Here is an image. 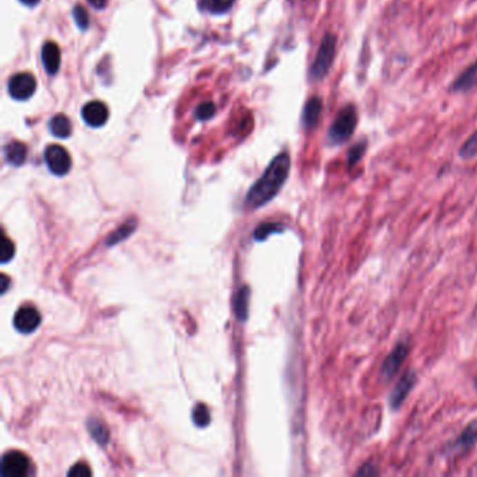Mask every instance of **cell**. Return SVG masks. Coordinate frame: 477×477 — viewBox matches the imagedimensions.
<instances>
[{
  "label": "cell",
  "instance_id": "1",
  "mask_svg": "<svg viewBox=\"0 0 477 477\" xmlns=\"http://www.w3.org/2000/svg\"><path fill=\"white\" fill-rule=\"evenodd\" d=\"M291 167L290 155L282 153L273 158L266 171L253 184L246 195V203L249 207L256 208L271 202L282 189L289 178Z\"/></svg>",
  "mask_w": 477,
  "mask_h": 477
},
{
  "label": "cell",
  "instance_id": "2",
  "mask_svg": "<svg viewBox=\"0 0 477 477\" xmlns=\"http://www.w3.org/2000/svg\"><path fill=\"white\" fill-rule=\"evenodd\" d=\"M338 49V37L332 32H327L318 48L315 61L309 70V77L313 81H320L325 79L335 62Z\"/></svg>",
  "mask_w": 477,
  "mask_h": 477
},
{
  "label": "cell",
  "instance_id": "3",
  "mask_svg": "<svg viewBox=\"0 0 477 477\" xmlns=\"http://www.w3.org/2000/svg\"><path fill=\"white\" fill-rule=\"evenodd\" d=\"M358 125V110L354 104H347L339 111L329 129V140L332 144L346 143L356 132Z\"/></svg>",
  "mask_w": 477,
  "mask_h": 477
},
{
  "label": "cell",
  "instance_id": "4",
  "mask_svg": "<svg viewBox=\"0 0 477 477\" xmlns=\"http://www.w3.org/2000/svg\"><path fill=\"white\" fill-rule=\"evenodd\" d=\"M43 157L49 171L58 177L66 175L72 168L70 154L59 144L48 146L43 153Z\"/></svg>",
  "mask_w": 477,
  "mask_h": 477
},
{
  "label": "cell",
  "instance_id": "5",
  "mask_svg": "<svg viewBox=\"0 0 477 477\" xmlns=\"http://www.w3.org/2000/svg\"><path fill=\"white\" fill-rule=\"evenodd\" d=\"M37 90V80L30 73H17L10 77L8 91L12 98L17 101L30 99Z\"/></svg>",
  "mask_w": 477,
  "mask_h": 477
},
{
  "label": "cell",
  "instance_id": "6",
  "mask_svg": "<svg viewBox=\"0 0 477 477\" xmlns=\"http://www.w3.org/2000/svg\"><path fill=\"white\" fill-rule=\"evenodd\" d=\"M30 467L28 458L19 451L5 454L2 459V476L5 477H26L30 474Z\"/></svg>",
  "mask_w": 477,
  "mask_h": 477
},
{
  "label": "cell",
  "instance_id": "7",
  "mask_svg": "<svg viewBox=\"0 0 477 477\" xmlns=\"http://www.w3.org/2000/svg\"><path fill=\"white\" fill-rule=\"evenodd\" d=\"M41 325V313L34 306H21L14 315V328L20 333H32Z\"/></svg>",
  "mask_w": 477,
  "mask_h": 477
},
{
  "label": "cell",
  "instance_id": "8",
  "mask_svg": "<svg viewBox=\"0 0 477 477\" xmlns=\"http://www.w3.org/2000/svg\"><path fill=\"white\" fill-rule=\"evenodd\" d=\"M81 117L88 126L101 128L108 122L110 110H108L107 105L101 101H91L83 107Z\"/></svg>",
  "mask_w": 477,
  "mask_h": 477
},
{
  "label": "cell",
  "instance_id": "9",
  "mask_svg": "<svg viewBox=\"0 0 477 477\" xmlns=\"http://www.w3.org/2000/svg\"><path fill=\"white\" fill-rule=\"evenodd\" d=\"M409 354V344L405 342H400L395 346V349L389 353V356L385 358L381 367V374L385 380H391L396 373L399 367L403 364Z\"/></svg>",
  "mask_w": 477,
  "mask_h": 477
},
{
  "label": "cell",
  "instance_id": "10",
  "mask_svg": "<svg viewBox=\"0 0 477 477\" xmlns=\"http://www.w3.org/2000/svg\"><path fill=\"white\" fill-rule=\"evenodd\" d=\"M41 58H42V65L46 70L48 75H57L61 68V48L58 43L48 41L43 43L42 50H41Z\"/></svg>",
  "mask_w": 477,
  "mask_h": 477
},
{
  "label": "cell",
  "instance_id": "11",
  "mask_svg": "<svg viewBox=\"0 0 477 477\" xmlns=\"http://www.w3.org/2000/svg\"><path fill=\"white\" fill-rule=\"evenodd\" d=\"M322 111H324L322 98L321 97H311L306 101L304 111H302V124H304L305 129L312 130L318 125V122H320V119H321Z\"/></svg>",
  "mask_w": 477,
  "mask_h": 477
},
{
  "label": "cell",
  "instance_id": "12",
  "mask_svg": "<svg viewBox=\"0 0 477 477\" xmlns=\"http://www.w3.org/2000/svg\"><path fill=\"white\" fill-rule=\"evenodd\" d=\"M416 381H417V378H416L414 373H407V374H405V377H402L399 380V382L396 384V387L393 388V391L389 395V403H391L392 409H398L405 402L407 395L411 392Z\"/></svg>",
  "mask_w": 477,
  "mask_h": 477
},
{
  "label": "cell",
  "instance_id": "13",
  "mask_svg": "<svg viewBox=\"0 0 477 477\" xmlns=\"http://www.w3.org/2000/svg\"><path fill=\"white\" fill-rule=\"evenodd\" d=\"M477 87V61L466 68L452 83L449 91L452 93H467Z\"/></svg>",
  "mask_w": 477,
  "mask_h": 477
},
{
  "label": "cell",
  "instance_id": "14",
  "mask_svg": "<svg viewBox=\"0 0 477 477\" xmlns=\"http://www.w3.org/2000/svg\"><path fill=\"white\" fill-rule=\"evenodd\" d=\"M27 154H28V148L21 142H12L5 147L6 160L9 164H12L14 167H20L26 163Z\"/></svg>",
  "mask_w": 477,
  "mask_h": 477
},
{
  "label": "cell",
  "instance_id": "15",
  "mask_svg": "<svg viewBox=\"0 0 477 477\" xmlns=\"http://www.w3.org/2000/svg\"><path fill=\"white\" fill-rule=\"evenodd\" d=\"M477 442V420H473L469 422L466 429L462 431L459 438L456 440L454 448L455 449H469Z\"/></svg>",
  "mask_w": 477,
  "mask_h": 477
},
{
  "label": "cell",
  "instance_id": "16",
  "mask_svg": "<svg viewBox=\"0 0 477 477\" xmlns=\"http://www.w3.org/2000/svg\"><path fill=\"white\" fill-rule=\"evenodd\" d=\"M49 130L55 137L66 139L72 135V124L68 117L65 115H57L50 119L49 122Z\"/></svg>",
  "mask_w": 477,
  "mask_h": 477
},
{
  "label": "cell",
  "instance_id": "17",
  "mask_svg": "<svg viewBox=\"0 0 477 477\" xmlns=\"http://www.w3.org/2000/svg\"><path fill=\"white\" fill-rule=\"evenodd\" d=\"M248 304H249V289L248 287H242L238 293H237V298H235V315L240 321H245L248 318Z\"/></svg>",
  "mask_w": 477,
  "mask_h": 477
},
{
  "label": "cell",
  "instance_id": "18",
  "mask_svg": "<svg viewBox=\"0 0 477 477\" xmlns=\"http://www.w3.org/2000/svg\"><path fill=\"white\" fill-rule=\"evenodd\" d=\"M135 228H136V220L132 219V220H129L128 223H125L122 227H119L117 231H114V233L108 237L107 245L111 246V245H115V244L121 242L122 240L128 238V237L135 231Z\"/></svg>",
  "mask_w": 477,
  "mask_h": 477
},
{
  "label": "cell",
  "instance_id": "19",
  "mask_svg": "<svg viewBox=\"0 0 477 477\" xmlns=\"http://www.w3.org/2000/svg\"><path fill=\"white\" fill-rule=\"evenodd\" d=\"M88 431L99 445H105L108 442V437H110L108 430L105 429L104 424L99 422L98 420L88 421Z\"/></svg>",
  "mask_w": 477,
  "mask_h": 477
},
{
  "label": "cell",
  "instance_id": "20",
  "mask_svg": "<svg viewBox=\"0 0 477 477\" xmlns=\"http://www.w3.org/2000/svg\"><path fill=\"white\" fill-rule=\"evenodd\" d=\"M203 9L213 14H223L228 12L234 3V0H203Z\"/></svg>",
  "mask_w": 477,
  "mask_h": 477
},
{
  "label": "cell",
  "instance_id": "21",
  "mask_svg": "<svg viewBox=\"0 0 477 477\" xmlns=\"http://www.w3.org/2000/svg\"><path fill=\"white\" fill-rule=\"evenodd\" d=\"M477 155V130L462 144L459 148V157L462 160H471Z\"/></svg>",
  "mask_w": 477,
  "mask_h": 477
},
{
  "label": "cell",
  "instance_id": "22",
  "mask_svg": "<svg viewBox=\"0 0 477 477\" xmlns=\"http://www.w3.org/2000/svg\"><path fill=\"white\" fill-rule=\"evenodd\" d=\"M365 148H367V142L365 140H360L357 142L347 153V163H349V168L354 167L360 160H361V157L364 155L365 153Z\"/></svg>",
  "mask_w": 477,
  "mask_h": 477
},
{
  "label": "cell",
  "instance_id": "23",
  "mask_svg": "<svg viewBox=\"0 0 477 477\" xmlns=\"http://www.w3.org/2000/svg\"><path fill=\"white\" fill-rule=\"evenodd\" d=\"M215 113H216V105L213 102L206 101V102H202L197 105L196 110H195V117L199 121H207L215 115Z\"/></svg>",
  "mask_w": 477,
  "mask_h": 477
},
{
  "label": "cell",
  "instance_id": "24",
  "mask_svg": "<svg viewBox=\"0 0 477 477\" xmlns=\"http://www.w3.org/2000/svg\"><path fill=\"white\" fill-rule=\"evenodd\" d=\"M193 421L197 427H206L210 422V413L204 405H197L193 410Z\"/></svg>",
  "mask_w": 477,
  "mask_h": 477
},
{
  "label": "cell",
  "instance_id": "25",
  "mask_svg": "<svg viewBox=\"0 0 477 477\" xmlns=\"http://www.w3.org/2000/svg\"><path fill=\"white\" fill-rule=\"evenodd\" d=\"M283 227L280 224H276V223H266V224H262L256 233H255V238L259 240V241H263V240H266L271 234L273 233H282Z\"/></svg>",
  "mask_w": 477,
  "mask_h": 477
},
{
  "label": "cell",
  "instance_id": "26",
  "mask_svg": "<svg viewBox=\"0 0 477 477\" xmlns=\"http://www.w3.org/2000/svg\"><path fill=\"white\" fill-rule=\"evenodd\" d=\"M73 19L77 24V27L81 30V31H86L88 28V24H90V19H88V14H87V10L83 8V6H76L73 9Z\"/></svg>",
  "mask_w": 477,
  "mask_h": 477
},
{
  "label": "cell",
  "instance_id": "27",
  "mask_svg": "<svg viewBox=\"0 0 477 477\" xmlns=\"http://www.w3.org/2000/svg\"><path fill=\"white\" fill-rule=\"evenodd\" d=\"M0 251H2V263L5 264V263H8L9 260H12L13 259V256H14V244L9 240V238H6V237H3V242H2V249H0Z\"/></svg>",
  "mask_w": 477,
  "mask_h": 477
},
{
  "label": "cell",
  "instance_id": "28",
  "mask_svg": "<svg viewBox=\"0 0 477 477\" xmlns=\"http://www.w3.org/2000/svg\"><path fill=\"white\" fill-rule=\"evenodd\" d=\"M69 476H79V477H84V476H91V470L88 469V466L87 465H84V463H77V465H75L70 470H69V473H68Z\"/></svg>",
  "mask_w": 477,
  "mask_h": 477
},
{
  "label": "cell",
  "instance_id": "29",
  "mask_svg": "<svg viewBox=\"0 0 477 477\" xmlns=\"http://www.w3.org/2000/svg\"><path fill=\"white\" fill-rule=\"evenodd\" d=\"M356 474L357 476H361V474H364V476H374V474H377V470L371 465H364L360 470H357Z\"/></svg>",
  "mask_w": 477,
  "mask_h": 477
},
{
  "label": "cell",
  "instance_id": "30",
  "mask_svg": "<svg viewBox=\"0 0 477 477\" xmlns=\"http://www.w3.org/2000/svg\"><path fill=\"white\" fill-rule=\"evenodd\" d=\"M88 2H90V5H91L93 8H95V9H104L105 5H107L108 0H88Z\"/></svg>",
  "mask_w": 477,
  "mask_h": 477
},
{
  "label": "cell",
  "instance_id": "31",
  "mask_svg": "<svg viewBox=\"0 0 477 477\" xmlns=\"http://www.w3.org/2000/svg\"><path fill=\"white\" fill-rule=\"evenodd\" d=\"M2 293L5 294L6 291H8V287H9V279H8V276L6 275H2Z\"/></svg>",
  "mask_w": 477,
  "mask_h": 477
},
{
  "label": "cell",
  "instance_id": "32",
  "mask_svg": "<svg viewBox=\"0 0 477 477\" xmlns=\"http://www.w3.org/2000/svg\"><path fill=\"white\" fill-rule=\"evenodd\" d=\"M20 2H21L23 5H26V6L34 8V6H37V5L39 3V0H20Z\"/></svg>",
  "mask_w": 477,
  "mask_h": 477
},
{
  "label": "cell",
  "instance_id": "33",
  "mask_svg": "<svg viewBox=\"0 0 477 477\" xmlns=\"http://www.w3.org/2000/svg\"><path fill=\"white\" fill-rule=\"evenodd\" d=\"M476 387H477V378H476Z\"/></svg>",
  "mask_w": 477,
  "mask_h": 477
}]
</instances>
